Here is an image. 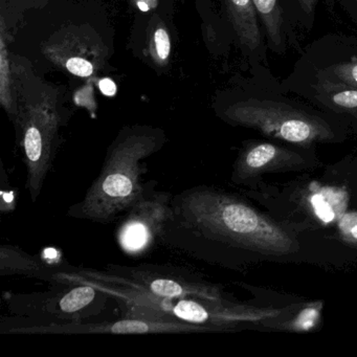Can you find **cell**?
I'll list each match as a JSON object with an SVG mask.
<instances>
[{
    "mask_svg": "<svg viewBox=\"0 0 357 357\" xmlns=\"http://www.w3.org/2000/svg\"><path fill=\"white\" fill-rule=\"evenodd\" d=\"M225 8L234 36L248 64L268 66V47L252 0H225Z\"/></svg>",
    "mask_w": 357,
    "mask_h": 357,
    "instance_id": "4fadbf2b",
    "label": "cell"
},
{
    "mask_svg": "<svg viewBox=\"0 0 357 357\" xmlns=\"http://www.w3.org/2000/svg\"><path fill=\"white\" fill-rule=\"evenodd\" d=\"M66 68L70 74L81 78H87L93 74V64L82 57H72L66 61Z\"/></svg>",
    "mask_w": 357,
    "mask_h": 357,
    "instance_id": "ffe728a7",
    "label": "cell"
},
{
    "mask_svg": "<svg viewBox=\"0 0 357 357\" xmlns=\"http://www.w3.org/2000/svg\"><path fill=\"white\" fill-rule=\"evenodd\" d=\"M33 294H6L14 317L38 323H80L101 319L116 298L91 284H62ZM118 303V302H116Z\"/></svg>",
    "mask_w": 357,
    "mask_h": 357,
    "instance_id": "8992f818",
    "label": "cell"
},
{
    "mask_svg": "<svg viewBox=\"0 0 357 357\" xmlns=\"http://www.w3.org/2000/svg\"><path fill=\"white\" fill-rule=\"evenodd\" d=\"M99 89L106 97H114V96H116V91H118L116 83L109 78H104L100 81Z\"/></svg>",
    "mask_w": 357,
    "mask_h": 357,
    "instance_id": "603a6c76",
    "label": "cell"
},
{
    "mask_svg": "<svg viewBox=\"0 0 357 357\" xmlns=\"http://www.w3.org/2000/svg\"><path fill=\"white\" fill-rule=\"evenodd\" d=\"M18 189L12 187L10 183H8L7 174H6L5 168L1 169V190H0V210L3 214L13 212L15 210L16 204L18 200Z\"/></svg>",
    "mask_w": 357,
    "mask_h": 357,
    "instance_id": "d6986e66",
    "label": "cell"
},
{
    "mask_svg": "<svg viewBox=\"0 0 357 357\" xmlns=\"http://www.w3.org/2000/svg\"><path fill=\"white\" fill-rule=\"evenodd\" d=\"M244 193L273 216L357 250V155L326 167L319 176L281 185L263 179Z\"/></svg>",
    "mask_w": 357,
    "mask_h": 357,
    "instance_id": "7a4b0ae2",
    "label": "cell"
},
{
    "mask_svg": "<svg viewBox=\"0 0 357 357\" xmlns=\"http://www.w3.org/2000/svg\"><path fill=\"white\" fill-rule=\"evenodd\" d=\"M160 242L190 258L236 271L260 262L357 266V250L206 185L173 195Z\"/></svg>",
    "mask_w": 357,
    "mask_h": 357,
    "instance_id": "6da1fadb",
    "label": "cell"
},
{
    "mask_svg": "<svg viewBox=\"0 0 357 357\" xmlns=\"http://www.w3.org/2000/svg\"><path fill=\"white\" fill-rule=\"evenodd\" d=\"M154 47L158 59L162 61L168 59L171 52V41L168 32L164 29H158L154 34Z\"/></svg>",
    "mask_w": 357,
    "mask_h": 357,
    "instance_id": "44dd1931",
    "label": "cell"
},
{
    "mask_svg": "<svg viewBox=\"0 0 357 357\" xmlns=\"http://www.w3.org/2000/svg\"><path fill=\"white\" fill-rule=\"evenodd\" d=\"M3 334H156L213 333L212 329L183 321H154L125 317L119 319H93L80 323H38L28 319H8L1 321Z\"/></svg>",
    "mask_w": 357,
    "mask_h": 357,
    "instance_id": "9c48e42d",
    "label": "cell"
},
{
    "mask_svg": "<svg viewBox=\"0 0 357 357\" xmlns=\"http://www.w3.org/2000/svg\"><path fill=\"white\" fill-rule=\"evenodd\" d=\"M340 3L350 20L357 24V0H340Z\"/></svg>",
    "mask_w": 357,
    "mask_h": 357,
    "instance_id": "7402d4cb",
    "label": "cell"
},
{
    "mask_svg": "<svg viewBox=\"0 0 357 357\" xmlns=\"http://www.w3.org/2000/svg\"><path fill=\"white\" fill-rule=\"evenodd\" d=\"M284 12L292 28L304 31L312 30L315 15L319 3L324 1L326 7L333 9L334 0H281Z\"/></svg>",
    "mask_w": 357,
    "mask_h": 357,
    "instance_id": "e0dca14e",
    "label": "cell"
},
{
    "mask_svg": "<svg viewBox=\"0 0 357 357\" xmlns=\"http://www.w3.org/2000/svg\"><path fill=\"white\" fill-rule=\"evenodd\" d=\"M56 265H50L41 259L24 252L18 246L3 244L0 246V275H22L52 282Z\"/></svg>",
    "mask_w": 357,
    "mask_h": 357,
    "instance_id": "2e32d148",
    "label": "cell"
},
{
    "mask_svg": "<svg viewBox=\"0 0 357 357\" xmlns=\"http://www.w3.org/2000/svg\"><path fill=\"white\" fill-rule=\"evenodd\" d=\"M321 167L317 147H303L273 139L244 142L233 165L231 181L246 190L256 188L265 175L307 173Z\"/></svg>",
    "mask_w": 357,
    "mask_h": 357,
    "instance_id": "ba28073f",
    "label": "cell"
},
{
    "mask_svg": "<svg viewBox=\"0 0 357 357\" xmlns=\"http://www.w3.org/2000/svg\"><path fill=\"white\" fill-rule=\"evenodd\" d=\"M250 70L248 83L221 106L225 122L303 147L342 144L350 137L344 120L284 91L269 66L250 64Z\"/></svg>",
    "mask_w": 357,
    "mask_h": 357,
    "instance_id": "3957f363",
    "label": "cell"
},
{
    "mask_svg": "<svg viewBox=\"0 0 357 357\" xmlns=\"http://www.w3.org/2000/svg\"><path fill=\"white\" fill-rule=\"evenodd\" d=\"M292 72L357 89V37L327 34L303 52Z\"/></svg>",
    "mask_w": 357,
    "mask_h": 357,
    "instance_id": "8fae6325",
    "label": "cell"
},
{
    "mask_svg": "<svg viewBox=\"0 0 357 357\" xmlns=\"http://www.w3.org/2000/svg\"><path fill=\"white\" fill-rule=\"evenodd\" d=\"M156 185L155 181H148L144 195L125 212L116 227V242L129 256H144L160 242L165 223L170 216L173 195L158 191Z\"/></svg>",
    "mask_w": 357,
    "mask_h": 357,
    "instance_id": "30bf717a",
    "label": "cell"
},
{
    "mask_svg": "<svg viewBox=\"0 0 357 357\" xmlns=\"http://www.w3.org/2000/svg\"><path fill=\"white\" fill-rule=\"evenodd\" d=\"M135 3L139 11L148 12L158 7V0H135Z\"/></svg>",
    "mask_w": 357,
    "mask_h": 357,
    "instance_id": "cb8c5ba5",
    "label": "cell"
},
{
    "mask_svg": "<svg viewBox=\"0 0 357 357\" xmlns=\"http://www.w3.org/2000/svg\"><path fill=\"white\" fill-rule=\"evenodd\" d=\"M296 301V300H294ZM283 306L250 305L231 298H160L132 290L126 307V317L154 321H183L210 328L213 332L258 331L259 326L285 313L292 303Z\"/></svg>",
    "mask_w": 357,
    "mask_h": 357,
    "instance_id": "5b68a950",
    "label": "cell"
},
{
    "mask_svg": "<svg viewBox=\"0 0 357 357\" xmlns=\"http://www.w3.org/2000/svg\"><path fill=\"white\" fill-rule=\"evenodd\" d=\"M324 307L323 300L298 298L285 313L261 324L258 331L311 333L323 325Z\"/></svg>",
    "mask_w": 357,
    "mask_h": 357,
    "instance_id": "9a60e30c",
    "label": "cell"
},
{
    "mask_svg": "<svg viewBox=\"0 0 357 357\" xmlns=\"http://www.w3.org/2000/svg\"><path fill=\"white\" fill-rule=\"evenodd\" d=\"M262 26L268 51L283 56L298 45L296 33L288 22L281 0H252Z\"/></svg>",
    "mask_w": 357,
    "mask_h": 357,
    "instance_id": "5bb4252c",
    "label": "cell"
},
{
    "mask_svg": "<svg viewBox=\"0 0 357 357\" xmlns=\"http://www.w3.org/2000/svg\"><path fill=\"white\" fill-rule=\"evenodd\" d=\"M284 91L308 102L348 124L351 135L357 137V89L317 77L291 72L280 81Z\"/></svg>",
    "mask_w": 357,
    "mask_h": 357,
    "instance_id": "7c38bea8",
    "label": "cell"
},
{
    "mask_svg": "<svg viewBox=\"0 0 357 357\" xmlns=\"http://www.w3.org/2000/svg\"><path fill=\"white\" fill-rule=\"evenodd\" d=\"M86 277L103 280L160 298H229L222 288L204 279L202 275L169 264H139L135 266L108 264L105 271L78 269Z\"/></svg>",
    "mask_w": 357,
    "mask_h": 357,
    "instance_id": "52a82bcc",
    "label": "cell"
},
{
    "mask_svg": "<svg viewBox=\"0 0 357 357\" xmlns=\"http://www.w3.org/2000/svg\"><path fill=\"white\" fill-rule=\"evenodd\" d=\"M0 99L3 107L10 109L11 108L12 99L11 91H10V70L8 62L7 51H6L5 40L1 36L0 40Z\"/></svg>",
    "mask_w": 357,
    "mask_h": 357,
    "instance_id": "ac0fdd59",
    "label": "cell"
},
{
    "mask_svg": "<svg viewBox=\"0 0 357 357\" xmlns=\"http://www.w3.org/2000/svg\"><path fill=\"white\" fill-rule=\"evenodd\" d=\"M166 141L162 131L153 129L123 130L108 147L97 178L83 199L68 208V216L102 225L114 222L145 193L144 160L160 151Z\"/></svg>",
    "mask_w": 357,
    "mask_h": 357,
    "instance_id": "277c9868",
    "label": "cell"
}]
</instances>
